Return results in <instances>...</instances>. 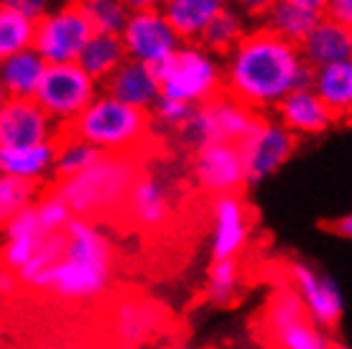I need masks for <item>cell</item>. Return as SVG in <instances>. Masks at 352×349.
Wrapping results in <instances>:
<instances>
[{
  "mask_svg": "<svg viewBox=\"0 0 352 349\" xmlns=\"http://www.w3.org/2000/svg\"><path fill=\"white\" fill-rule=\"evenodd\" d=\"M125 5L128 13H135V10H161L164 0H120Z\"/></svg>",
  "mask_w": 352,
  "mask_h": 349,
  "instance_id": "41",
  "label": "cell"
},
{
  "mask_svg": "<svg viewBox=\"0 0 352 349\" xmlns=\"http://www.w3.org/2000/svg\"><path fill=\"white\" fill-rule=\"evenodd\" d=\"M123 61H125V49L120 44V36L92 34L89 41L85 44V49H82L77 64L87 71L89 77L95 79L97 85H102Z\"/></svg>",
  "mask_w": 352,
  "mask_h": 349,
  "instance_id": "26",
  "label": "cell"
},
{
  "mask_svg": "<svg viewBox=\"0 0 352 349\" xmlns=\"http://www.w3.org/2000/svg\"><path fill=\"white\" fill-rule=\"evenodd\" d=\"M311 71L301 59L299 46L278 38L268 28H256L243 34L225 54L222 89L256 113L276 110L289 92L311 85Z\"/></svg>",
  "mask_w": 352,
  "mask_h": 349,
  "instance_id": "1",
  "label": "cell"
},
{
  "mask_svg": "<svg viewBox=\"0 0 352 349\" xmlns=\"http://www.w3.org/2000/svg\"><path fill=\"white\" fill-rule=\"evenodd\" d=\"M314 95L324 102L337 117L350 115L352 110V59L327 64L311 71V85Z\"/></svg>",
  "mask_w": 352,
  "mask_h": 349,
  "instance_id": "24",
  "label": "cell"
},
{
  "mask_svg": "<svg viewBox=\"0 0 352 349\" xmlns=\"http://www.w3.org/2000/svg\"><path fill=\"white\" fill-rule=\"evenodd\" d=\"M283 3L296 5V8H304V10H309V13H317V16L324 13V5H327V0H283Z\"/></svg>",
  "mask_w": 352,
  "mask_h": 349,
  "instance_id": "42",
  "label": "cell"
},
{
  "mask_svg": "<svg viewBox=\"0 0 352 349\" xmlns=\"http://www.w3.org/2000/svg\"><path fill=\"white\" fill-rule=\"evenodd\" d=\"M123 212L131 217L135 227L156 232L166 227L171 212H174V194L164 176L156 171H143L133 181L128 199L123 204Z\"/></svg>",
  "mask_w": 352,
  "mask_h": 349,
  "instance_id": "15",
  "label": "cell"
},
{
  "mask_svg": "<svg viewBox=\"0 0 352 349\" xmlns=\"http://www.w3.org/2000/svg\"><path fill=\"white\" fill-rule=\"evenodd\" d=\"M192 113H194L192 105L179 102V100H168V97H159L156 105L148 110L151 120H156L161 128H168V131H182L186 122H189Z\"/></svg>",
  "mask_w": 352,
  "mask_h": 349,
  "instance_id": "36",
  "label": "cell"
},
{
  "mask_svg": "<svg viewBox=\"0 0 352 349\" xmlns=\"http://www.w3.org/2000/svg\"><path fill=\"white\" fill-rule=\"evenodd\" d=\"M6 3H8V0H0V5H6Z\"/></svg>",
  "mask_w": 352,
  "mask_h": 349,
  "instance_id": "46",
  "label": "cell"
},
{
  "mask_svg": "<svg viewBox=\"0 0 352 349\" xmlns=\"http://www.w3.org/2000/svg\"><path fill=\"white\" fill-rule=\"evenodd\" d=\"M82 16L87 18L92 34H120L128 10L120 0H74Z\"/></svg>",
  "mask_w": 352,
  "mask_h": 349,
  "instance_id": "33",
  "label": "cell"
},
{
  "mask_svg": "<svg viewBox=\"0 0 352 349\" xmlns=\"http://www.w3.org/2000/svg\"><path fill=\"white\" fill-rule=\"evenodd\" d=\"M322 16L344 28H352V0H327Z\"/></svg>",
  "mask_w": 352,
  "mask_h": 349,
  "instance_id": "38",
  "label": "cell"
},
{
  "mask_svg": "<svg viewBox=\"0 0 352 349\" xmlns=\"http://www.w3.org/2000/svg\"><path fill=\"white\" fill-rule=\"evenodd\" d=\"M46 61L34 52H18L0 61V85L8 97H34L38 82L44 77Z\"/></svg>",
  "mask_w": 352,
  "mask_h": 349,
  "instance_id": "25",
  "label": "cell"
},
{
  "mask_svg": "<svg viewBox=\"0 0 352 349\" xmlns=\"http://www.w3.org/2000/svg\"><path fill=\"white\" fill-rule=\"evenodd\" d=\"M8 5L21 10V13L26 18H31V21H38V18L46 16V13L56 5V0H8Z\"/></svg>",
  "mask_w": 352,
  "mask_h": 349,
  "instance_id": "39",
  "label": "cell"
},
{
  "mask_svg": "<svg viewBox=\"0 0 352 349\" xmlns=\"http://www.w3.org/2000/svg\"><path fill=\"white\" fill-rule=\"evenodd\" d=\"M243 34H245V18L240 16L235 8H230L228 5L220 16L212 18L210 26L199 34L197 44L204 46V49L212 52L214 56H220V54L225 56V54L243 38Z\"/></svg>",
  "mask_w": 352,
  "mask_h": 349,
  "instance_id": "28",
  "label": "cell"
},
{
  "mask_svg": "<svg viewBox=\"0 0 352 349\" xmlns=\"http://www.w3.org/2000/svg\"><path fill=\"white\" fill-rule=\"evenodd\" d=\"M62 133L34 97H8L0 105V148L56 143Z\"/></svg>",
  "mask_w": 352,
  "mask_h": 349,
  "instance_id": "13",
  "label": "cell"
},
{
  "mask_svg": "<svg viewBox=\"0 0 352 349\" xmlns=\"http://www.w3.org/2000/svg\"><path fill=\"white\" fill-rule=\"evenodd\" d=\"M263 326L276 349H329L332 341L307 314V308L289 283L271 291L263 308Z\"/></svg>",
  "mask_w": 352,
  "mask_h": 349,
  "instance_id": "6",
  "label": "cell"
},
{
  "mask_svg": "<svg viewBox=\"0 0 352 349\" xmlns=\"http://www.w3.org/2000/svg\"><path fill=\"white\" fill-rule=\"evenodd\" d=\"M113 243L92 219L72 217L64 227V253L52 268L46 291L67 301H92L110 289Z\"/></svg>",
  "mask_w": 352,
  "mask_h": 349,
  "instance_id": "2",
  "label": "cell"
},
{
  "mask_svg": "<svg viewBox=\"0 0 352 349\" xmlns=\"http://www.w3.org/2000/svg\"><path fill=\"white\" fill-rule=\"evenodd\" d=\"M243 286V268L238 258L212 260L210 275H207V296L214 306H230L240 293Z\"/></svg>",
  "mask_w": 352,
  "mask_h": 349,
  "instance_id": "31",
  "label": "cell"
},
{
  "mask_svg": "<svg viewBox=\"0 0 352 349\" xmlns=\"http://www.w3.org/2000/svg\"><path fill=\"white\" fill-rule=\"evenodd\" d=\"M299 54L311 69H319V67H327V64H337V61H350L352 28H344L322 16L317 26L311 28L307 38L299 44Z\"/></svg>",
  "mask_w": 352,
  "mask_h": 349,
  "instance_id": "19",
  "label": "cell"
},
{
  "mask_svg": "<svg viewBox=\"0 0 352 349\" xmlns=\"http://www.w3.org/2000/svg\"><path fill=\"white\" fill-rule=\"evenodd\" d=\"M276 0H228L230 8H235L243 18H265Z\"/></svg>",
  "mask_w": 352,
  "mask_h": 349,
  "instance_id": "37",
  "label": "cell"
},
{
  "mask_svg": "<svg viewBox=\"0 0 352 349\" xmlns=\"http://www.w3.org/2000/svg\"><path fill=\"white\" fill-rule=\"evenodd\" d=\"M54 156H56V143L0 148V176L38 183L54 174Z\"/></svg>",
  "mask_w": 352,
  "mask_h": 349,
  "instance_id": "22",
  "label": "cell"
},
{
  "mask_svg": "<svg viewBox=\"0 0 352 349\" xmlns=\"http://www.w3.org/2000/svg\"><path fill=\"white\" fill-rule=\"evenodd\" d=\"M238 150L245 168V181L258 183L286 166L296 150V138L278 120L261 117L250 135L238 143Z\"/></svg>",
  "mask_w": 352,
  "mask_h": 349,
  "instance_id": "11",
  "label": "cell"
},
{
  "mask_svg": "<svg viewBox=\"0 0 352 349\" xmlns=\"http://www.w3.org/2000/svg\"><path fill=\"white\" fill-rule=\"evenodd\" d=\"M276 120L294 138H299V135H322L329 128H335L340 117L314 95V89L301 87L289 92L276 105Z\"/></svg>",
  "mask_w": 352,
  "mask_h": 349,
  "instance_id": "17",
  "label": "cell"
},
{
  "mask_svg": "<svg viewBox=\"0 0 352 349\" xmlns=\"http://www.w3.org/2000/svg\"><path fill=\"white\" fill-rule=\"evenodd\" d=\"M332 227H335L337 235H342L344 240H350L352 237V214H342V217H337Z\"/></svg>",
  "mask_w": 352,
  "mask_h": 349,
  "instance_id": "43",
  "label": "cell"
},
{
  "mask_svg": "<svg viewBox=\"0 0 352 349\" xmlns=\"http://www.w3.org/2000/svg\"><path fill=\"white\" fill-rule=\"evenodd\" d=\"M100 89H102L105 95L125 102V105L146 110V113L156 105V100L161 97L159 79H156L153 69L133 59H125L123 64L100 85Z\"/></svg>",
  "mask_w": 352,
  "mask_h": 349,
  "instance_id": "18",
  "label": "cell"
},
{
  "mask_svg": "<svg viewBox=\"0 0 352 349\" xmlns=\"http://www.w3.org/2000/svg\"><path fill=\"white\" fill-rule=\"evenodd\" d=\"M34 26L36 21L26 18L13 5H0V61L18 52H26L34 44Z\"/></svg>",
  "mask_w": 352,
  "mask_h": 349,
  "instance_id": "29",
  "label": "cell"
},
{
  "mask_svg": "<svg viewBox=\"0 0 352 349\" xmlns=\"http://www.w3.org/2000/svg\"><path fill=\"white\" fill-rule=\"evenodd\" d=\"M161 97L186 105H204L222 95V61L197 41H182L166 61L153 67Z\"/></svg>",
  "mask_w": 352,
  "mask_h": 349,
  "instance_id": "5",
  "label": "cell"
},
{
  "mask_svg": "<svg viewBox=\"0 0 352 349\" xmlns=\"http://www.w3.org/2000/svg\"><path fill=\"white\" fill-rule=\"evenodd\" d=\"M100 85L82 69L77 61L72 64H46L44 77L36 87L34 100L62 131L92 102Z\"/></svg>",
  "mask_w": 352,
  "mask_h": 349,
  "instance_id": "7",
  "label": "cell"
},
{
  "mask_svg": "<svg viewBox=\"0 0 352 349\" xmlns=\"http://www.w3.org/2000/svg\"><path fill=\"white\" fill-rule=\"evenodd\" d=\"M317 13H309L304 8H296V5H289V3H283V0H276L273 3V8L268 10V16L263 18L265 26L271 34H276L278 38L283 41H289V44L299 46L304 38L309 36V31L319 23Z\"/></svg>",
  "mask_w": 352,
  "mask_h": 349,
  "instance_id": "27",
  "label": "cell"
},
{
  "mask_svg": "<svg viewBox=\"0 0 352 349\" xmlns=\"http://www.w3.org/2000/svg\"><path fill=\"white\" fill-rule=\"evenodd\" d=\"M261 113L250 110L248 105L238 102L235 97L225 95L212 97L210 102L194 107L192 117L182 128V138L189 146H204V143H232L238 146L245 140L250 131L258 125Z\"/></svg>",
  "mask_w": 352,
  "mask_h": 349,
  "instance_id": "8",
  "label": "cell"
},
{
  "mask_svg": "<svg viewBox=\"0 0 352 349\" xmlns=\"http://www.w3.org/2000/svg\"><path fill=\"white\" fill-rule=\"evenodd\" d=\"M92 28L82 16L77 3L54 5L46 16H41L34 26V49L46 64H72L80 59L82 49L89 41Z\"/></svg>",
  "mask_w": 352,
  "mask_h": 349,
  "instance_id": "9",
  "label": "cell"
},
{
  "mask_svg": "<svg viewBox=\"0 0 352 349\" xmlns=\"http://www.w3.org/2000/svg\"><path fill=\"white\" fill-rule=\"evenodd\" d=\"M38 199L36 183L18 181L10 176H0V229L8 225L21 210L31 207Z\"/></svg>",
  "mask_w": 352,
  "mask_h": 349,
  "instance_id": "34",
  "label": "cell"
},
{
  "mask_svg": "<svg viewBox=\"0 0 352 349\" xmlns=\"http://www.w3.org/2000/svg\"><path fill=\"white\" fill-rule=\"evenodd\" d=\"M120 44L125 49V59H133L146 67H159L179 49L182 38L168 26L161 10H135L128 13L120 28Z\"/></svg>",
  "mask_w": 352,
  "mask_h": 349,
  "instance_id": "10",
  "label": "cell"
},
{
  "mask_svg": "<svg viewBox=\"0 0 352 349\" xmlns=\"http://www.w3.org/2000/svg\"><path fill=\"white\" fill-rule=\"evenodd\" d=\"M0 232H3V250H0L3 253V268H8L13 273H18L34 258L41 240L46 237L41 235V229L36 225L34 204L18 212Z\"/></svg>",
  "mask_w": 352,
  "mask_h": 349,
  "instance_id": "21",
  "label": "cell"
},
{
  "mask_svg": "<svg viewBox=\"0 0 352 349\" xmlns=\"http://www.w3.org/2000/svg\"><path fill=\"white\" fill-rule=\"evenodd\" d=\"M194 181L212 196L240 194L245 186V168L240 161V150L232 143H204L194 148L192 161Z\"/></svg>",
  "mask_w": 352,
  "mask_h": 349,
  "instance_id": "14",
  "label": "cell"
},
{
  "mask_svg": "<svg viewBox=\"0 0 352 349\" xmlns=\"http://www.w3.org/2000/svg\"><path fill=\"white\" fill-rule=\"evenodd\" d=\"M141 168L135 156H102L95 164L69 179H59L54 192L59 194L74 217L100 219L123 212L133 181L138 179Z\"/></svg>",
  "mask_w": 352,
  "mask_h": 349,
  "instance_id": "3",
  "label": "cell"
},
{
  "mask_svg": "<svg viewBox=\"0 0 352 349\" xmlns=\"http://www.w3.org/2000/svg\"><path fill=\"white\" fill-rule=\"evenodd\" d=\"M6 100H8V95H6V89H3V85H0V105H3Z\"/></svg>",
  "mask_w": 352,
  "mask_h": 349,
  "instance_id": "44",
  "label": "cell"
},
{
  "mask_svg": "<svg viewBox=\"0 0 352 349\" xmlns=\"http://www.w3.org/2000/svg\"><path fill=\"white\" fill-rule=\"evenodd\" d=\"M329 349H350V347H344V344H332Z\"/></svg>",
  "mask_w": 352,
  "mask_h": 349,
  "instance_id": "45",
  "label": "cell"
},
{
  "mask_svg": "<svg viewBox=\"0 0 352 349\" xmlns=\"http://www.w3.org/2000/svg\"><path fill=\"white\" fill-rule=\"evenodd\" d=\"M250 240V214L240 194L214 196L212 201V260L240 258Z\"/></svg>",
  "mask_w": 352,
  "mask_h": 349,
  "instance_id": "16",
  "label": "cell"
},
{
  "mask_svg": "<svg viewBox=\"0 0 352 349\" xmlns=\"http://www.w3.org/2000/svg\"><path fill=\"white\" fill-rule=\"evenodd\" d=\"M18 275L8 268H0V296H10L18 289Z\"/></svg>",
  "mask_w": 352,
  "mask_h": 349,
  "instance_id": "40",
  "label": "cell"
},
{
  "mask_svg": "<svg viewBox=\"0 0 352 349\" xmlns=\"http://www.w3.org/2000/svg\"><path fill=\"white\" fill-rule=\"evenodd\" d=\"M228 8V0H164L161 13L182 41H197L199 34Z\"/></svg>",
  "mask_w": 352,
  "mask_h": 349,
  "instance_id": "23",
  "label": "cell"
},
{
  "mask_svg": "<svg viewBox=\"0 0 352 349\" xmlns=\"http://www.w3.org/2000/svg\"><path fill=\"white\" fill-rule=\"evenodd\" d=\"M289 286L296 291L301 304L319 329H335L344 316L342 289L332 275L311 268L307 262H289Z\"/></svg>",
  "mask_w": 352,
  "mask_h": 349,
  "instance_id": "12",
  "label": "cell"
},
{
  "mask_svg": "<svg viewBox=\"0 0 352 349\" xmlns=\"http://www.w3.org/2000/svg\"><path fill=\"white\" fill-rule=\"evenodd\" d=\"M64 253V232L59 235H46L38 245V250L34 253V258L16 273L21 283H26L31 289L46 291V280H49V273L52 268L59 262Z\"/></svg>",
  "mask_w": 352,
  "mask_h": 349,
  "instance_id": "30",
  "label": "cell"
},
{
  "mask_svg": "<svg viewBox=\"0 0 352 349\" xmlns=\"http://www.w3.org/2000/svg\"><path fill=\"white\" fill-rule=\"evenodd\" d=\"M161 308L146 298H125L115 306L113 334L125 347H138L161 326Z\"/></svg>",
  "mask_w": 352,
  "mask_h": 349,
  "instance_id": "20",
  "label": "cell"
},
{
  "mask_svg": "<svg viewBox=\"0 0 352 349\" xmlns=\"http://www.w3.org/2000/svg\"><path fill=\"white\" fill-rule=\"evenodd\" d=\"M102 156L100 150H95L89 143L80 138H72L67 133H62V138L56 140V156H54V174L59 179H69V176L80 174L85 168H89L97 158Z\"/></svg>",
  "mask_w": 352,
  "mask_h": 349,
  "instance_id": "32",
  "label": "cell"
},
{
  "mask_svg": "<svg viewBox=\"0 0 352 349\" xmlns=\"http://www.w3.org/2000/svg\"><path fill=\"white\" fill-rule=\"evenodd\" d=\"M34 214H36V225L41 229V235H59L64 232V227L72 222V214L67 201L59 196L56 192H49L46 196L34 201Z\"/></svg>",
  "mask_w": 352,
  "mask_h": 349,
  "instance_id": "35",
  "label": "cell"
},
{
  "mask_svg": "<svg viewBox=\"0 0 352 349\" xmlns=\"http://www.w3.org/2000/svg\"><path fill=\"white\" fill-rule=\"evenodd\" d=\"M151 122L146 110L125 105L100 89L64 133L85 140L105 156H135V150H141L148 140Z\"/></svg>",
  "mask_w": 352,
  "mask_h": 349,
  "instance_id": "4",
  "label": "cell"
}]
</instances>
